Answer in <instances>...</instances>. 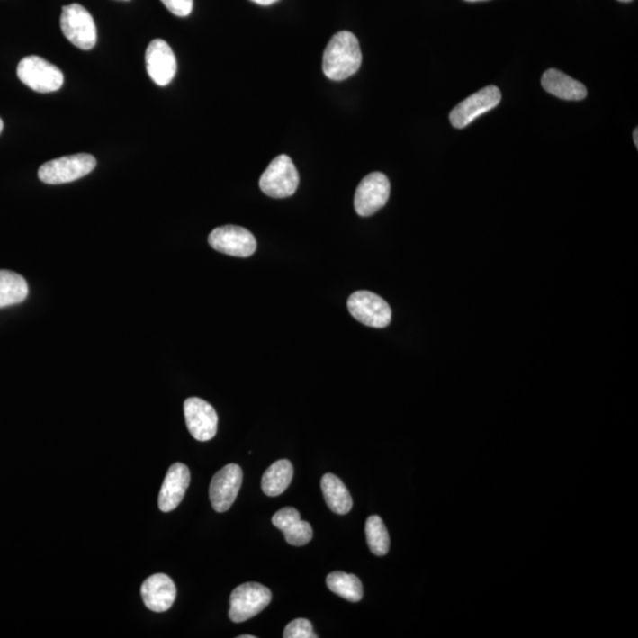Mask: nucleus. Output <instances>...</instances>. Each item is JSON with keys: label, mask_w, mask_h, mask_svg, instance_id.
Masks as SVG:
<instances>
[{"label": "nucleus", "mask_w": 638, "mask_h": 638, "mask_svg": "<svg viewBox=\"0 0 638 638\" xmlns=\"http://www.w3.org/2000/svg\"><path fill=\"white\" fill-rule=\"evenodd\" d=\"M17 76L37 93H54L62 88V71L39 56H28L18 64Z\"/></svg>", "instance_id": "39448f33"}, {"label": "nucleus", "mask_w": 638, "mask_h": 638, "mask_svg": "<svg viewBox=\"0 0 638 638\" xmlns=\"http://www.w3.org/2000/svg\"><path fill=\"white\" fill-rule=\"evenodd\" d=\"M161 2L177 17L190 16L193 10V0H161Z\"/></svg>", "instance_id": "b1692460"}, {"label": "nucleus", "mask_w": 638, "mask_h": 638, "mask_svg": "<svg viewBox=\"0 0 638 638\" xmlns=\"http://www.w3.org/2000/svg\"><path fill=\"white\" fill-rule=\"evenodd\" d=\"M272 524L285 535L286 542L292 546H304L312 539V527L301 520L300 512L293 508L279 509L272 517Z\"/></svg>", "instance_id": "dca6fc26"}, {"label": "nucleus", "mask_w": 638, "mask_h": 638, "mask_svg": "<svg viewBox=\"0 0 638 638\" xmlns=\"http://www.w3.org/2000/svg\"><path fill=\"white\" fill-rule=\"evenodd\" d=\"M143 602L154 613H165L171 609L176 598V587L167 575L157 573L143 581L141 587Z\"/></svg>", "instance_id": "2eb2a0df"}, {"label": "nucleus", "mask_w": 638, "mask_h": 638, "mask_svg": "<svg viewBox=\"0 0 638 638\" xmlns=\"http://www.w3.org/2000/svg\"><path fill=\"white\" fill-rule=\"evenodd\" d=\"M351 316L364 326L382 329L391 324V309L383 298L370 291H356L348 300Z\"/></svg>", "instance_id": "0eeeda50"}, {"label": "nucleus", "mask_w": 638, "mask_h": 638, "mask_svg": "<svg viewBox=\"0 0 638 638\" xmlns=\"http://www.w3.org/2000/svg\"><path fill=\"white\" fill-rule=\"evenodd\" d=\"M184 418L188 430L195 440H212L218 430V415L209 402L202 399L191 398L184 401Z\"/></svg>", "instance_id": "f8f14e48"}, {"label": "nucleus", "mask_w": 638, "mask_h": 638, "mask_svg": "<svg viewBox=\"0 0 638 638\" xmlns=\"http://www.w3.org/2000/svg\"><path fill=\"white\" fill-rule=\"evenodd\" d=\"M243 484V471L229 463L215 473L210 486V499L214 511L224 513L231 508Z\"/></svg>", "instance_id": "9b49d317"}, {"label": "nucleus", "mask_w": 638, "mask_h": 638, "mask_svg": "<svg viewBox=\"0 0 638 638\" xmlns=\"http://www.w3.org/2000/svg\"><path fill=\"white\" fill-rule=\"evenodd\" d=\"M619 2H623V3H630V2H633V0H619Z\"/></svg>", "instance_id": "c756f323"}, {"label": "nucleus", "mask_w": 638, "mask_h": 638, "mask_svg": "<svg viewBox=\"0 0 638 638\" xmlns=\"http://www.w3.org/2000/svg\"><path fill=\"white\" fill-rule=\"evenodd\" d=\"M3 128H4V123H3V120H2V119H0V134H2V131H3Z\"/></svg>", "instance_id": "bb28decb"}, {"label": "nucleus", "mask_w": 638, "mask_h": 638, "mask_svg": "<svg viewBox=\"0 0 638 638\" xmlns=\"http://www.w3.org/2000/svg\"><path fill=\"white\" fill-rule=\"evenodd\" d=\"M147 73L157 85L166 86L175 77L177 64L167 41L154 40L146 50Z\"/></svg>", "instance_id": "ddd939ff"}, {"label": "nucleus", "mask_w": 638, "mask_h": 638, "mask_svg": "<svg viewBox=\"0 0 638 638\" xmlns=\"http://www.w3.org/2000/svg\"><path fill=\"white\" fill-rule=\"evenodd\" d=\"M322 490L328 508L337 515H346L353 508V498L341 479L328 473L322 478Z\"/></svg>", "instance_id": "a211bd4d"}, {"label": "nucleus", "mask_w": 638, "mask_h": 638, "mask_svg": "<svg viewBox=\"0 0 638 638\" xmlns=\"http://www.w3.org/2000/svg\"><path fill=\"white\" fill-rule=\"evenodd\" d=\"M542 85L551 95L562 100L581 101L588 96V90L584 85L556 69H550L544 73Z\"/></svg>", "instance_id": "f3484780"}, {"label": "nucleus", "mask_w": 638, "mask_h": 638, "mask_svg": "<svg viewBox=\"0 0 638 638\" xmlns=\"http://www.w3.org/2000/svg\"><path fill=\"white\" fill-rule=\"evenodd\" d=\"M269 589L259 583H245L234 589L229 607V618L234 623L247 621L262 613L271 603Z\"/></svg>", "instance_id": "423d86ee"}, {"label": "nucleus", "mask_w": 638, "mask_h": 638, "mask_svg": "<svg viewBox=\"0 0 638 638\" xmlns=\"http://www.w3.org/2000/svg\"><path fill=\"white\" fill-rule=\"evenodd\" d=\"M391 195V183L382 173H372L358 184L355 193V211L361 217H370L386 206Z\"/></svg>", "instance_id": "6e6552de"}, {"label": "nucleus", "mask_w": 638, "mask_h": 638, "mask_svg": "<svg viewBox=\"0 0 638 638\" xmlns=\"http://www.w3.org/2000/svg\"><path fill=\"white\" fill-rule=\"evenodd\" d=\"M209 243L215 251L239 258H247L256 250L255 236L240 226L226 225L213 229Z\"/></svg>", "instance_id": "9d476101"}, {"label": "nucleus", "mask_w": 638, "mask_h": 638, "mask_svg": "<svg viewBox=\"0 0 638 638\" xmlns=\"http://www.w3.org/2000/svg\"><path fill=\"white\" fill-rule=\"evenodd\" d=\"M239 638H256V636L253 635H241Z\"/></svg>", "instance_id": "cd10ccee"}, {"label": "nucleus", "mask_w": 638, "mask_h": 638, "mask_svg": "<svg viewBox=\"0 0 638 638\" xmlns=\"http://www.w3.org/2000/svg\"><path fill=\"white\" fill-rule=\"evenodd\" d=\"M285 638H317L311 622L305 618H297L290 622L284 630Z\"/></svg>", "instance_id": "5701e85b"}, {"label": "nucleus", "mask_w": 638, "mask_h": 638, "mask_svg": "<svg viewBox=\"0 0 638 638\" xmlns=\"http://www.w3.org/2000/svg\"><path fill=\"white\" fill-rule=\"evenodd\" d=\"M293 467L289 460H278L267 468L262 478L263 492L269 497L284 493L292 481Z\"/></svg>", "instance_id": "6ab92c4d"}, {"label": "nucleus", "mask_w": 638, "mask_h": 638, "mask_svg": "<svg viewBox=\"0 0 638 638\" xmlns=\"http://www.w3.org/2000/svg\"><path fill=\"white\" fill-rule=\"evenodd\" d=\"M637 138H638V130H635V131H634V141H635V145L638 148V139Z\"/></svg>", "instance_id": "a878e982"}, {"label": "nucleus", "mask_w": 638, "mask_h": 638, "mask_svg": "<svg viewBox=\"0 0 638 638\" xmlns=\"http://www.w3.org/2000/svg\"><path fill=\"white\" fill-rule=\"evenodd\" d=\"M251 2L258 4V5L269 6L279 2V0H251Z\"/></svg>", "instance_id": "393cba45"}, {"label": "nucleus", "mask_w": 638, "mask_h": 638, "mask_svg": "<svg viewBox=\"0 0 638 638\" xmlns=\"http://www.w3.org/2000/svg\"><path fill=\"white\" fill-rule=\"evenodd\" d=\"M300 175L288 155H278L260 176L259 187L274 199L288 198L296 193Z\"/></svg>", "instance_id": "f03ea898"}, {"label": "nucleus", "mask_w": 638, "mask_h": 638, "mask_svg": "<svg viewBox=\"0 0 638 638\" xmlns=\"http://www.w3.org/2000/svg\"><path fill=\"white\" fill-rule=\"evenodd\" d=\"M96 167V158L90 154H75L56 158L41 165L39 177L41 183L60 184L73 183L88 175Z\"/></svg>", "instance_id": "7ed1b4c3"}, {"label": "nucleus", "mask_w": 638, "mask_h": 638, "mask_svg": "<svg viewBox=\"0 0 638 638\" xmlns=\"http://www.w3.org/2000/svg\"><path fill=\"white\" fill-rule=\"evenodd\" d=\"M190 482L191 473L186 464L181 463L172 464L158 496V508L162 512L175 511L183 501Z\"/></svg>", "instance_id": "4468645a"}, {"label": "nucleus", "mask_w": 638, "mask_h": 638, "mask_svg": "<svg viewBox=\"0 0 638 638\" xmlns=\"http://www.w3.org/2000/svg\"><path fill=\"white\" fill-rule=\"evenodd\" d=\"M466 2H485V0H466Z\"/></svg>", "instance_id": "c85d7f7f"}, {"label": "nucleus", "mask_w": 638, "mask_h": 638, "mask_svg": "<svg viewBox=\"0 0 638 638\" xmlns=\"http://www.w3.org/2000/svg\"><path fill=\"white\" fill-rule=\"evenodd\" d=\"M362 52L354 33H336L328 43L323 55V73L331 81H345L360 69Z\"/></svg>", "instance_id": "f257e3e1"}, {"label": "nucleus", "mask_w": 638, "mask_h": 638, "mask_svg": "<svg viewBox=\"0 0 638 638\" xmlns=\"http://www.w3.org/2000/svg\"><path fill=\"white\" fill-rule=\"evenodd\" d=\"M365 535L369 549L375 556H386L391 547V538L383 520L379 516H372L365 523Z\"/></svg>", "instance_id": "4be33fe9"}, {"label": "nucleus", "mask_w": 638, "mask_h": 638, "mask_svg": "<svg viewBox=\"0 0 638 638\" xmlns=\"http://www.w3.org/2000/svg\"><path fill=\"white\" fill-rule=\"evenodd\" d=\"M29 294L25 279L16 272L0 270V308L22 303Z\"/></svg>", "instance_id": "aec40b11"}, {"label": "nucleus", "mask_w": 638, "mask_h": 638, "mask_svg": "<svg viewBox=\"0 0 638 638\" xmlns=\"http://www.w3.org/2000/svg\"><path fill=\"white\" fill-rule=\"evenodd\" d=\"M60 29L71 41L82 50H92L96 45L97 30L92 14L79 4L63 7L60 14Z\"/></svg>", "instance_id": "20e7f679"}, {"label": "nucleus", "mask_w": 638, "mask_h": 638, "mask_svg": "<svg viewBox=\"0 0 638 638\" xmlns=\"http://www.w3.org/2000/svg\"><path fill=\"white\" fill-rule=\"evenodd\" d=\"M501 101V93L496 85H489L478 93L467 97L462 103L456 105L449 115L453 127L463 130L473 122L479 116L492 111Z\"/></svg>", "instance_id": "1a4fd4ad"}, {"label": "nucleus", "mask_w": 638, "mask_h": 638, "mask_svg": "<svg viewBox=\"0 0 638 638\" xmlns=\"http://www.w3.org/2000/svg\"><path fill=\"white\" fill-rule=\"evenodd\" d=\"M327 585L336 595L349 602L357 603L364 598V585L355 575L336 571L327 577Z\"/></svg>", "instance_id": "412c9836"}]
</instances>
